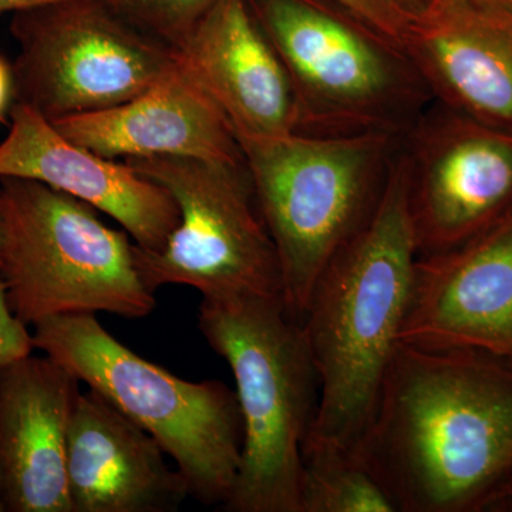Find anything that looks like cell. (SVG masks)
<instances>
[{
  "instance_id": "obj_26",
  "label": "cell",
  "mask_w": 512,
  "mask_h": 512,
  "mask_svg": "<svg viewBox=\"0 0 512 512\" xmlns=\"http://www.w3.org/2000/svg\"><path fill=\"white\" fill-rule=\"evenodd\" d=\"M5 238H6L5 205H3L2 190H0V262H2L3 248H5Z\"/></svg>"
},
{
  "instance_id": "obj_13",
  "label": "cell",
  "mask_w": 512,
  "mask_h": 512,
  "mask_svg": "<svg viewBox=\"0 0 512 512\" xmlns=\"http://www.w3.org/2000/svg\"><path fill=\"white\" fill-rule=\"evenodd\" d=\"M0 178H25L72 195L119 222L137 247L158 251L180 222L173 195L127 161L87 150L22 103L10 107Z\"/></svg>"
},
{
  "instance_id": "obj_22",
  "label": "cell",
  "mask_w": 512,
  "mask_h": 512,
  "mask_svg": "<svg viewBox=\"0 0 512 512\" xmlns=\"http://www.w3.org/2000/svg\"><path fill=\"white\" fill-rule=\"evenodd\" d=\"M13 104V70L12 66L0 56V121L5 120L6 113Z\"/></svg>"
},
{
  "instance_id": "obj_25",
  "label": "cell",
  "mask_w": 512,
  "mask_h": 512,
  "mask_svg": "<svg viewBox=\"0 0 512 512\" xmlns=\"http://www.w3.org/2000/svg\"><path fill=\"white\" fill-rule=\"evenodd\" d=\"M494 512H512V473L495 504Z\"/></svg>"
},
{
  "instance_id": "obj_2",
  "label": "cell",
  "mask_w": 512,
  "mask_h": 512,
  "mask_svg": "<svg viewBox=\"0 0 512 512\" xmlns=\"http://www.w3.org/2000/svg\"><path fill=\"white\" fill-rule=\"evenodd\" d=\"M417 259L402 143L375 214L326 266L303 315L319 377L303 447L362 453L399 348Z\"/></svg>"
},
{
  "instance_id": "obj_18",
  "label": "cell",
  "mask_w": 512,
  "mask_h": 512,
  "mask_svg": "<svg viewBox=\"0 0 512 512\" xmlns=\"http://www.w3.org/2000/svg\"><path fill=\"white\" fill-rule=\"evenodd\" d=\"M301 512H397L366 461L326 446L303 447Z\"/></svg>"
},
{
  "instance_id": "obj_9",
  "label": "cell",
  "mask_w": 512,
  "mask_h": 512,
  "mask_svg": "<svg viewBox=\"0 0 512 512\" xmlns=\"http://www.w3.org/2000/svg\"><path fill=\"white\" fill-rule=\"evenodd\" d=\"M13 103L57 121L136 99L178 66L173 47L106 0H57L13 15Z\"/></svg>"
},
{
  "instance_id": "obj_3",
  "label": "cell",
  "mask_w": 512,
  "mask_h": 512,
  "mask_svg": "<svg viewBox=\"0 0 512 512\" xmlns=\"http://www.w3.org/2000/svg\"><path fill=\"white\" fill-rule=\"evenodd\" d=\"M198 326L231 367L242 416L241 463L229 512H301L303 444L319 377L301 323L261 296L202 299Z\"/></svg>"
},
{
  "instance_id": "obj_1",
  "label": "cell",
  "mask_w": 512,
  "mask_h": 512,
  "mask_svg": "<svg viewBox=\"0 0 512 512\" xmlns=\"http://www.w3.org/2000/svg\"><path fill=\"white\" fill-rule=\"evenodd\" d=\"M360 457L397 512H494L512 473V366L400 342Z\"/></svg>"
},
{
  "instance_id": "obj_19",
  "label": "cell",
  "mask_w": 512,
  "mask_h": 512,
  "mask_svg": "<svg viewBox=\"0 0 512 512\" xmlns=\"http://www.w3.org/2000/svg\"><path fill=\"white\" fill-rule=\"evenodd\" d=\"M128 22L174 50L187 42L192 30L217 0H106Z\"/></svg>"
},
{
  "instance_id": "obj_16",
  "label": "cell",
  "mask_w": 512,
  "mask_h": 512,
  "mask_svg": "<svg viewBox=\"0 0 512 512\" xmlns=\"http://www.w3.org/2000/svg\"><path fill=\"white\" fill-rule=\"evenodd\" d=\"M163 447L99 393L80 392L67 431L72 512H174L190 497Z\"/></svg>"
},
{
  "instance_id": "obj_24",
  "label": "cell",
  "mask_w": 512,
  "mask_h": 512,
  "mask_svg": "<svg viewBox=\"0 0 512 512\" xmlns=\"http://www.w3.org/2000/svg\"><path fill=\"white\" fill-rule=\"evenodd\" d=\"M57 0H0V13L23 12V10L39 8V6L49 5Z\"/></svg>"
},
{
  "instance_id": "obj_6",
  "label": "cell",
  "mask_w": 512,
  "mask_h": 512,
  "mask_svg": "<svg viewBox=\"0 0 512 512\" xmlns=\"http://www.w3.org/2000/svg\"><path fill=\"white\" fill-rule=\"evenodd\" d=\"M284 64L298 133L406 134L433 101L402 46L320 0H248Z\"/></svg>"
},
{
  "instance_id": "obj_4",
  "label": "cell",
  "mask_w": 512,
  "mask_h": 512,
  "mask_svg": "<svg viewBox=\"0 0 512 512\" xmlns=\"http://www.w3.org/2000/svg\"><path fill=\"white\" fill-rule=\"evenodd\" d=\"M403 136L239 138L278 255L285 309L296 322L326 266L375 214Z\"/></svg>"
},
{
  "instance_id": "obj_17",
  "label": "cell",
  "mask_w": 512,
  "mask_h": 512,
  "mask_svg": "<svg viewBox=\"0 0 512 512\" xmlns=\"http://www.w3.org/2000/svg\"><path fill=\"white\" fill-rule=\"evenodd\" d=\"M52 123L73 143L113 160L187 157L245 163L227 117L180 66L136 99Z\"/></svg>"
},
{
  "instance_id": "obj_5",
  "label": "cell",
  "mask_w": 512,
  "mask_h": 512,
  "mask_svg": "<svg viewBox=\"0 0 512 512\" xmlns=\"http://www.w3.org/2000/svg\"><path fill=\"white\" fill-rule=\"evenodd\" d=\"M33 328L35 349L158 441L190 497L205 505L227 503L244 437L235 390L221 380L190 382L148 362L107 332L94 313L55 316Z\"/></svg>"
},
{
  "instance_id": "obj_11",
  "label": "cell",
  "mask_w": 512,
  "mask_h": 512,
  "mask_svg": "<svg viewBox=\"0 0 512 512\" xmlns=\"http://www.w3.org/2000/svg\"><path fill=\"white\" fill-rule=\"evenodd\" d=\"M400 342L476 349L512 366V210L461 247L419 256Z\"/></svg>"
},
{
  "instance_id": "obj_15",
  "label": "cell",
  "mask_w": 512,
  "mask_h": 512,
  "mask_svg": "<svg viewBox=\"0 0 512 512\" xmlns=\"http://www.w3.org/2000/svg\"><path fill=\"white\" fill-rule=\"evenodd\" d=\"M174 52L238 140L298 133L291 80L248 0H217Z\"/></svg>"
},
{
  "instance_id": "obj_21",
  "label": "cell",
  "mask_w": 512,
  "mask_h": 512,
  "mask_svg": "<svg viewBox=\"0 0 512 512\" xmlns=\"http://www.w3.org/2000/svg\"><path fill=\"white\" fill-rule=\"evenodd\" d=\"M33 350V335L10 308L6 284L0 274V366L32 355Z\"/></svg>"
},
{
  "instance_id": "obj_10",
  "label": "cell",
  "mask_w": 512,
  "mask_h": 512,
  "mask_svg": "<svg viewBox=\"0 0 512 512\" xmlns=\"http://www.w3.org/2000/svg\"><path fill=\"white\" fill-rule=\"evenodd\" d=\"M419 256L461 247L512 210V136L431 101L403 136Z\"/></svg>"
},
{
  "instance_id": "obj_23",
  "label": "cell",
  "mask_w": 512,
  "mask_h": 512,
  "mask_svg": "<svg viewBox=\"0 0 512 512\" xmlns=\"http://www.w3.org/2000/svg\"><path fill=\"white\" fill-rule=\"evenodd\" d=\"M404 16L410 20L416 19L420 16L434 0H390Z\"/></svg>"
},
{
  "instance_id": "obj_14",
  "label": "cell",
  "mask_w": 512,
  "mask_h": 512,
  "mask_svg": "<svg viewBox=\"0 0 512 512\" xmlns=\"http://www.w3.org/2000/svg\"><path fill=\"white\" fill-rule=\"evenodd\" d=\"M79 383L46 355L0 366V512H72L66 447Z\"/></svg>"
},
{
  "instance_id": "obj_8",
  "label": "cell",
  "mask_w": 512,
  "mask_h": 512,
  "mask_svg": "<svg viewBox=\"0 0 512 512\" xmlns=\"http://www.w3.org/2000/svg\"><path fill=\"white\" fill-rule=\"evenodd\" d=\"M173 195L180 222L164 247L134 244L144 284L191 286L202 299L261 296L284 302L281 268L247 164L187 157L128 158Z\"/></svg>"
},
{
  "instance_id": "obj_12",
  "label": "cell",
  "mask_w": 512,
  "mask_h": 512,
  "mask_svg": "<svg viewBox=\"0 0 512 512\" xmlns=\"http://www.w3.org/2000/svg\"><path fill=\"white\" fill-rule=\"evenodd\" d=\"M402 49L433 100L512 136V6L434 0L410 22Z\"/></svg>"
},
{
  "instance_id": "obj_20",
  "label": "cell",
  "mask_w": 512,
  "mask_h": 512,
  "mask_svg": "<svg viewBox=\"0 0 512 512\" xmlns=\"http://www.w3.org/2000/svg\"><path fill=\"white\" fill-rule=\"evenodd\" d=\"M402 46L410 19L390 0H328Z\"/></svg>"
},
{
  "instance_id": "obj_7",
  "label": "cell",
  "mask_w": 512,
  "mask_h": 512,
  "mask_svg": "<svg viewBox=\"0 0 512 512\" xmlns=\"http://www.w3.org/2000/svg\"><path fill=\"white\" fill-rule=\"evenodd\" d=\"M6 238L0 274L26 325L74 313L146 318L156 296L138 272L134 242L96 208L49 185L0 178Z\"/></svg>"
},
{
  "instance_id": "obj_27",
  "label": "cell",
  "mask_w": 512,
  "mask_h": 512,
  "mask_svg": "<svg viewBox=\"0 0 512 512\" xmlns=\"http://www.w3.org/2000/svg\"><path fill=\"white\" fill-rule=\"evenodd\" d=\"M494 2L505 3V5L512 6V0H494Z\"/></svg>"
}]
</instances>
